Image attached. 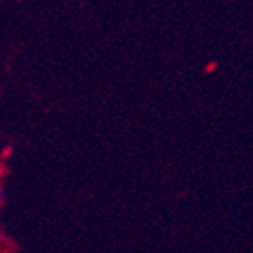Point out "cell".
<instances>
[{
    "instance_id": "6da1fadb",
    "label": "cell",
    "mask_w": 253,
    "mask_h": 253,
    "mask_svg": "<svg viewBox=\"0 0 253 253\" xmlns=\"http://www.w3.org/2000/svg\"><path fill=\"white\" fill-rule=\"evenodd\" d=\"M0 200H2V186H0Z\"/></svg>"
}]
</instances>
